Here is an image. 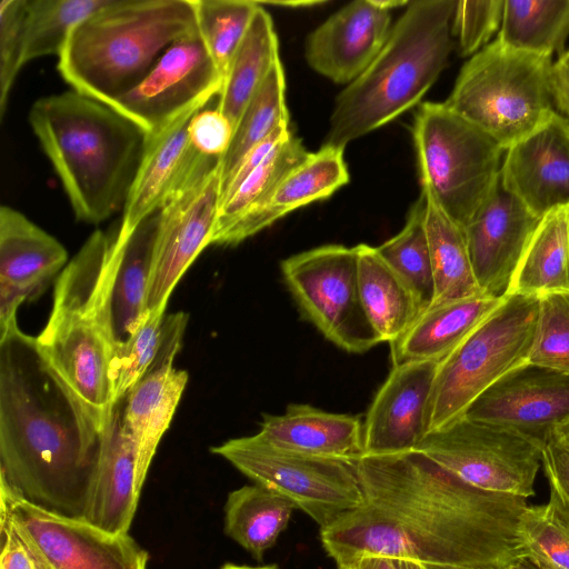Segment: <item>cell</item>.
<instances>
[{
    "label": "cell",
    "mask_w": 569,
    "mask_h": 569,
    "mask_svg": "<svg viewBox=\"0 0 569 569\" xmlns=\"http://www.w3.org/2000/svg\"><path fill=\"white\" fill-rule=\"evenodd\" d=\"M258 7L248 0H194L197 30L222 80Z\"/></svg>",
    "instance_id": "f35d334b"
},
{
    "label": "cell",
    "mask_w": 569,
    "mask_h": 569,
    "mask_svg": "<svg viewBox=\"0 0 569 569\" xmlns=\"http://www.w3.org/2000/svg\"><path fill=\"white\" fill-rule=\"evenodd\" d=\"M348 181L343 149L322 144L281 181L258 210L239 222L221 246L239 244L291 211L330 197Z\"/></svg>",
    "instance_id": "484cf974"
},
{
    "label": "cell",
    "mask_w": 569,
    "mask_h": 569,
    "mask_svg": "<svg viewBox=\"0 0 569 569\" xmlns=\"http://www.w3.org/2000/svg\"><path fill=\"white\" fill-rule=\"evenodd\" d=\"M463 417L510 428L543 447L569 423V375L527 361L481 393Z\"/></svg>",
    "instance_id": "2e32d148"
},
{
    "label": "cell",
    "mask_w": 569,
    "mask_h": 569,
    "mask_svg": "<svg viewBox=\"0 0 569 569\" xmlns=\"http://www.w3.org/2000/svg\"><path fill=\"white\" fill-rule=\"evenodd\" d=\"M412 138L421 190L463 229L496 186L506 149L445 102L419 106Z\"/></svg>",
    "instance_id": "ba28073f"
},
{
    "label": "cell",
    "mask_w": 569,
    "mask_h": 569,
    "mask_svg": "<svg viewBox=\"0 0 569 569\" xmlns=\"http://www.w3.org/2000/svg\"><path fill=\"white\" fill-rule=\"evenodd\" d=\"M569 445V423L556 431Z\"/></svg>",
    "instance_id": "9f6ffc18"
},
{
    "label": "cell",
    "mask_w": 569,
    "mask_h": 569,
    "mask_svg": "<svg viewBox=\"0 0 569 569\" xmlns=\"http://www.w3.org/2000/svg\"><path fill=\"white\" fill-rule=\"evenodd\" d=\"M164 310L158 308L149 311L131 338L119 346L113 368L116 402L126 398L157 357L162 340Z\"/></svg>",
    "instance_id": "b9f144b4"
},
{
    "label": "cell",
    "mask_w": 569,
    "mask_h": 569,
    "mask_svg": "<svg viewBox=\"0 0 569 569\" xmlns=\"http://www.w3.org/2000/svg\"><path fill=\"white\" fill-rule=\"evenodd\" d=\"M505 0L457 1L452 16V33L458 39L461 57H472L499 32Z\"/></svg>",
    "instance_id": "ee69618b"
},
{
    "label": "cell",
    "mask_w": 569,
    "mask_h": 569,
    "mask_svg": "<svg viewBox=\"0 0 569 569\" xmlns=\"http://www.w3.org/2000/svg\"><path fill=\"white\" fill-rule=\"evenodd\" d=\"M68 263V251L21 211L0 207V336L17 311L36 298Z\"/></svg>",
    "instance_id": "ffe728a7"
},
{
    "label": "cell",
    "mask_w": 569,
    "mask_h": 569,
    "mask_svg": "<svg viewBox=\"0 0 569 569\" xmlns=\"http://www.w3.org/2000/svg\"><path fill=\"white\" fill-rule=\"evenodd\" d=\"M377 250L410 287L422 312L427 310L433 301L435 280L426 230L423 192L411 206L400 232L377 247Z\"/></svg>",
    "instance_id": "8d00e7d4"
},
{
    "label": "cell",
    "mask_w": 569,
    "mask_h": 569,
    "mask_svg": "<svg viewBox=\"0 0 569 569\" xmlns=\"http://www.w3.org/2000/svg\"><path fill=\"white\" fill-rule=\"evenodd\" d=\"M551 93L556 111L569 121V49L553 62Z\"/></svg>",
    "instance_id": "c3c4849f"
},
{
    "label": "cell",
    "mask_w": 569,
    "mask_h": 569,
    "mask_svg": "<svg viewBox=\"0 0 569 569\" xmlns=\"http://www.w3.org/2000/svg\"><path fill=\"white\" fill-rule=\"evenodd\" d=\"M569 293V206L545 214L515 270L508 295Z\"/></svg>",
    "instance_id": "f546056e"
},
{
    "label": "cell",
    "mask_w": 569,
    "mask_h": 569,
    "mask_svg": "<svg viewBox=\"0 0 569 569\" xmlns=\"http://www.w3.org/2000/svg\"><path fill=\"white\" fill-rule=\"evenodd\" d=\"M194 30V0H109L71 31L58 71L73 90L110 104Z\"/></svg>",
    "instance_id": "8992f818"
},
{
    "label": "cell",
    "mask_w": 569,
    "mask_h": 569,
    "mask_svg": "<svg viewBox=\"0 0 569 569\" xmlns=\"http://www.w3.org/2000/svg\"><path fill=\"white\" fill-rule=\"evenodd\" d=\"M222 77L198 30L173 42L150 72L110 103L151 134L190 107L218 96Z\"/></svg>",
    "instance_id": "9a60e30c"
},
{
    "label": "cell",
    "mask_w": 569,
    "mask_h": 569,
    "mask_svg": "<svg viewBox=\"0 0 569 569\" xmlns=\"http://www.w3.org/2000/svg\"><path fill=\"white\" fill-rule=\"evenodd\" d=\"M280 269L302 315L330 342L351 353L382 342L360 299L356 247L312 248L282 260Z\"/></svg>",
    "instance_id": "8fae6325"
},
{
    "label": "cell",
    "mask_w": 569,
    "mask_h": 569,
    "mask_svg": "<svg viewBox=\"0 0 569 569\" xmlns=\"http://www.w3.org/2000/svg\"><path fill=\"white\" fill-rule=\"evenodd\" d=\"M267 4L284 6V7H311L323 3L322 1H270Z\"/></svg>",
    "instance_id": "f5cc1de1"
},
{
    "label": "cell",
    "mask_w": 569,
    "mask_h": 569,
    "mask_svg": "<svg viewBox=\"0 0 569 569\" xmlns=\"http://www.w3.org/2000/svg\"><path fill=\"white\" fill-rule=\"evenodd\" d=\"M284 91V72L281 60H278L233 128L229 148L220 159L221 192L249 151L277 128L289 126Z\"/></svg>",
    "instance_id": "d590c367"
},
{
    "label": "cell",
    "mask_w": 569,
    "mask_h": 569,
    "mask_svg": "<svg viewBox=\"0 0 569 569\" xmlns=\"http://www.w3.org/2000/svg\"><path fill=\"white\" fill-rule=\"evenodd\" d=\"M552 66L551 57L496 39L465 62L445 104L507 150L556 111Z\"/></svg>",
    "instance_id": "52a82bcc"
},
{
    "label": "cell",
    "mask_w": 569,
    "mask_h": 569,
    "mask_svg": "<svg viewBox=\"0 0 569 569\" xmlns=\"http://www.w3.org/2000/svg\"><path fill=\"white\" fill-rule=\"evenodd\" d=\"M119 253L116 234L94 230L59 273L49 319L36 337L47 361L103 427L117 405L111 296Z\"/></svg>",
    "instance_id": "277c9868"
},
{
    "label": "cell",
    "mask_w": 569,
    "mask_h": 569,
    "mask_svg": "<svg viewBox=\"0 0 569 569\" xmlns=\"http://www.w3.org/2000/svg\"><path fill=\"white\" fill-rule=\"evenodd\" d=\"M0 569H40L9 517L0 511Z\"/></svg>",
    "instance_id": "7dc6e473"
},
{
    "label": "cell",
    "mask_w": 569,
    "mask_h": 569,
    "mask_svg": "<svg viewBox=\"0 0 569 569\" xmlns=\"http://www.w3.org/2000/svg\"><path fill=\"white\" fill-rule=\"evenodd\" d=\"M391 11L356 0L309 33L308 64L336 83H351L372 63L391 31Z\"/></svg>",
    "instance_id": "7402d4cb"
},
{
    "label": "cell",
    "mask_w": 569,
    "mask_h": 569,
    "mask_svg": "<svg viewBox=\"0 0 569 569\" xmlns=\"http://www.w3.org/2000/svg\"><path fill=\"white\" fill-rule=\"evenodd\" d=\"M396 569H429L428 566L411 559H392Z\"/></svg>",
    "instance_id": "f907efd6"
},
{
    "label": "cell",
    "mask_w": 569,
    "mask_h": 569,
    "mask_svg": "<svg viewBox=\"0 0 569 569\" xmlns=\"http://www.w3.org/2000/svg\"><path fill=\"white\" fill-rule=\"evenodd\" d=\"M109 0H28L27 62L59 57L74 27Z\"/></svg>",
    "instance_id": "74e56055"
},
{
    "label": "cell",
    "mask_w": 569,
    "mask_h": 569,
    "mask_svg": "<svg viewBox=\"0 0 569 569\" xmlns=\"http://www.w3.org/2000/svg\"><path fill=\"white\" fill-rule=\"evenodd\" d=\"M160 211L146 217L123 239L116 234L120 253L111 296L113 330L119 346L126 343L147 318Z\"/></svg>",
    "instance_id": "83f0119b"
},
{
    "label": "cell",
    "mask_w": 569,
    "mask_h": 569,
    "mask_svg": "<svg viewBox=\"0 0 569 569\" xmlns=\"http://www.w3.org/2000/svg\"><path fill=\"white\" fill-rule=\"evenodd\" d=\"M501 182L536 217L569 206V121L555 111L506 150Z\"/></svg>",
    "instance_id": "44dd1931"
},
{
    "label": "cell",
    "mask_w": 569,
    "mask_h": 569,
    "mask_svg": "<svg viewBox=\"0 0 569 569\" xmlns=\"http://www.w3.org/2000/svg\"><path fill=\"white\" fill-rule=\"evenodd\" d=\"M221 569H279V568L276 565L263 566V567H249V566H238V565L227 563Z\"/></svg>",
    "instance_id": "11a10c76"
},
{
    "label": "cell",
    "mask_w": 569,
    "mask_h": 569,
    "mask_svg": "<svg viewBox=\"0 0 569 569\" xmlns=\"http://www.w3.org/2000/svg\"><path fill=\"white\" fill-rule=\"evenodd\" d=\"M221 199L220 158L201 156L162 202L147 310L166 308L176 284L210 246Z\"/></svg>",
    "instance_id": "4fadbf2b"
},
{
    "label": "cell",
    "mask_w": 569,
    "mask_h": 569,
    "mask_svg": "<svg viewBox=\"0 0 569 569\" xmlns=\"http://www.w3.org/2000/svg\"><path fill=\"white\" fill-rule=\"evenodd\" d=\"M569 37V0H505L497 39L520 51L559 57Z\"/></svg>",
    "instance_id": "e575fe53"
},
{
    "label": "cell",
    "mask_w": 569,
    "mask_h": 569,
    "mask_svg": "<svg viewBox=\"0 0 569 569\" xmlns=\"http://www.w3.org/2000/svg\"><path fill=\"white\" fill-rule=\"evenodd\" d=\"M0 511L11 520L40 569H146L148 552L128 533H111L20 499L0 482Z\"/></svg>",
    "instance_id": "5bb4252c"
},
{
    "label": "cell",
    "mask_w": 569,
    "mask_h": 569,
    "mask_svg": "<svg viewBox=\"0 0 569 569\" xmlns=\"http://www.w3.org/2000/svg\"><path fill=\"white\" fill-rule=\"evenodd\" d=\"M375 2L377 6L388 11L400 7H407L410 3L401 0H375Z\"/></svg>",
    "instance_id": "db71d44e"
},
{
    "label": "cell",
    "mask_w": 569,
    "mask_h": 569,
    "mask_svg": "<svg viewBox=\"0 0 569 569\" xmlns=\"http://www.w3.org/2000/svg\"><path fill=\"white\" fill-rule=\"evenodd\" d=\"M541 463L549 485V500L569 523V445L552 433L542 447Z\"/></svg>",
    "instance_id": "f6af8a7d"
},
{
    "label": "cell",
    "mask_w": 569,
    "mask_h": 569,
    "mask_svg": "<svg viewBox=\"0 0 569 569\" xmlns=\"http://www.w3.org/2000/svg\"><path fill=\"white\" fill-rule=\"evenodd\" d=\"M423 194L426 230L435 280L431 306L483 295L473 272L462 228L426 192Z\"/></svg>",
    "instance_id": "d6a6232c"
},
{
    "label": "cell",
    "mask_w": 569,
    "mask_h": 569,
    "mask_svg": "<svg viewBox=\"0 0 569 569\" xmlns=\"http://www.w3.org/2000/svg\"><path fill=\"white\" fill-rule=\"evenodd\" d=\"M503 298L483 293L429 307L405 333L389 343L392 366L442 360L500 306Z\"/></svg>",
    "instance_id": "4316f807"
},
{
    "label": "cell",
    "mask_w": 569,
    "mask_h": 569,
    "mask_svg": "<svg viewBox=\"0 0 569 569\" xmlns=\"http://www.w3.org/2000/svg\"><path fill=\"white\" fill-rule=\"evenodd\" d=\"M441 360L392 366L363 421L365 455L416 450L427 436V416Z\"/></svg>",
    "instance_id": "d6986e66"
},
{
    "label": "cell",
    "mask_w": 569,
    "mask_h": 569,
    "mask_svg": "<svg viewBox=\"0 0 569 569\" xmlns=\"http://www.w3.org/2000/svg\"><path fill=\"white\" fill-rule=\"evenodd\" d=\"M233 127L229 119L216 109H201L190 120L189 141L199 153L220 158L229 148Z\"/></svg>",
    "instance_id": "bcb514c9"
},
{
    "label": "cell",
    "mask_w": 569,
    "mask_h": 569,
    "mask_svg": "<svg viewBox=\"0 0 569 569\" xmlns=\"http://www.w3.org/2000/svg\"><path fill=\"white\" fill-rule=\"evenodd\" d=\"M209 101L199 102L147 138L144 152L122 210L117 231L126 238L146 217L160 209L170 191L197 162L201 153L189 141L191 118Z\"/></svg>",
    "instance_id": "603a6c76"
},
{
    "label": "cell",
    "mask_w": 569,
    "mask_h": 569,
    "mask_svg": "<svg viewBox=\"0 0 569 569\" xmlns=\"http://www.w3.org/2000/svg\"><path fill=\"white\" fill-rule=\"evenodd\" d=\"M280 60L270 14L259 4L222 80L217 109L237 124L243 109Z\"/></svg>",
    "instance_id": "4dcf8cb0"
},
{
    "label": "cell",
    "mask_w": 569,
    "mask_h": 569,
    "mask_svg": "<svg viewBox=\"0 0 569 569\" xmlns=\"http://www.w3.org/2000/svg\"><path fill=\"white\" fill-rule=\"evenodd\" d=\"M365 502L320 528L337 567L362 556L501 569L525 557L527 499L475 487L418 450L356 460Z\"/></svg>",
    "instance_id": "6da1fadb"
},
{
    "label": "cell",
    "mask_w": 569,
    "mask_h": 569,
    "mask_svg": "<svg viewBox=\"0 0 569 569\" xmlns=\"http://www.w3.org/2000/svg\"><path fill=\"white\" fill-rule=\"evenodd\" d=\"M268 443L309 456L356 461L365 455L358 416L291 403L282 415L263 413L257 433Z\"/></svg>",
    "instance_id": "d4e9b609"
},
{
    "label": "cell",
    "mask_w": 569,
    "mask_h": 569,
    "mask_svg": "<svg viewBox=\"0 0 569 569\" xmlns=\"http://www.w3.org/2000/svg\"><path fill=\"white\" fill-rule=\"evenodd\" d=\"M296 505L258 483L229 492L224 533L260 561L286 529Z\"/></svg>",
    "instance_id": "1f68e13d"
},
{
    "label": "cell",
    "mask_w": 569,
    "mask_h": 569,
    "mask_svg": "<svg viewBox=\"0 0 569 569\" xmlns=\"http://www.w3.org/2000/svg\"><path fill=\"white\" fill-rule=\"evenodd\" d=\"M501 569H539L526 557L518 558Z\"/></svg>",
    "instance_id": "816d5d0a"
},
{
    "label": "cell",
    "mask_w": 569,
    "mask_h": 569,
    "mask_svg": "<svg viewBox=\"0 0 569 569\" xmlns=\"http://www.w3.org/2000/svg\"><path fill=\"white\" fill-rule=\"evenodd\" d=\"M29 123L77 220L98 224L123 210L147 143L141 127L73 89L36 100Z\"/></svg>",
    "instance_id": "3957f363"
},
{
    "label": "cell",
    "mask_w": 569,
    "mask_h": 569,
    "mask_svg": "<svg viewBox=\"0 0 569 569\" xmlns=\"http://www.w3.org/2000/svg\"><path fill=\"white\" fill-rule=\"evenodd\" d=\"M141 489L137 450L123 426L120 400L103 430L101 452L82 520L111 533H128Z\"/></svg>",
    "instance_id": "cb8c5ba5"
},
{
    "label": "cell",
    "mask_w": 569,
    "mask_h": 569,
    "mask_svg": "<svg viewBox=\"0 0 569 569\" xmlns=\"http://www.w3.org/2000/svg\"><path fill=\"white\" fill-rule=\"evenodd\" d=\"M188 319L189 316L183 311L164 317L157 357L122 399V422L136 446L138 482L141 488L188 382V372L173 367Z\"/></svg>",
    "instance_id": "e0dca14e"
},
{
    "label": "cell",
    "mask_w": 569,
    "mask_h": 569,
    "mask_svg": "<svg viewBox=\"0 0 569 569\" xmlns=\"http://www.w3.org/2000/svg\"><path fill=\"white\" fill-rule=\"evenodd\" d=\"M455 0H416L372 63L336 98L325 146L340 149L415 107L447 67Z\"/></svg>",
    "instance_id": "5b68a950"
},
{
    "label": "cell",
    "mask_w": 569,
    "mask_h": 569,
    "mask_svg": "<svg viewBox=\"0 0 569 569\" xmlns=\"http://www.w3.org/2000/svg\"><path fill=\"white\" fill-rule=\"evenodd\" d=\"M309 153L293 134L277 147L234 190L220 200L210 244L221 246L227 234L258 210Z\"/></svg>",
    "instance_id": "836d02e7"
},
{
    "label": "cell",
    "mask_w": 569,
    "mask_h": 569,
    "mask_svg": "<svg viewBox=\"0 0 569 569\" xmlns=\"http://www.w3.org/2000/svg\"><path fill=\"white\" fill-rule=\"evenodd\" d=\"M539 298L508 295L438 367L427 416V435L457 421L510 370L528 361Z\"/></svg>",
    "instance_id": "9c48e42d"
},
{
    "label": "cell",
    "mask_w": 569,
    "mask_h": 569,
    "mask_svg": "<svg viewBox=\"0 0 569 569\" xmlns=\"http://www.w3.org/2000/svg\"><path fill=\"white\" fill-rule=\"evenodd\" d=\"M536 217L499 177L488 198L462 229L473 272L483 293L503 298L535 232Z\"/></svg>",
    "instance_id": "ac0fdd59"
},
{
    "label": "cell",
    "mask_w": 569,
    "mask_h": 569,
    "mask_svg": "<svg viewBox=\"0 0 569 569\" xmlns=\"http://www.w3.org/2000/svg\"><path fill=\"white\" fill-rule=\"evenodd\" d=\"M416 450L480 489L535 495L542 447L510 428L461 417L428 433Z\"/></svg>",
    "instance_id": "7c38bea8"
},
{
    "label": "cell",
    "mask_w": 569,
    "mask_h": 569,
    "mask_svg": "<svg viewBox=\"0 0 569 569\" xmlns=\"http://www.w3.org/2000/svg\"><path fill=\"white\" fill-rule=\"evenodd\" d=\"M360 299L368 320L382 342H392L421 315L418 299L406 281L383 260L377 247L356 246Z\"/></svg>",
    "instance_id": "f1b7e54d"
},
{
    "label": "cell",
    "mask_w": 569,
    "mask_h": 569,
    "mask_svg": "<svg viewBox=\"0 0 569 569\" xmlns=\"http://www.w3.org/2000/svg\"><path fill=\"white\" fill-rule=\"evenodd\" d=\"M254 483L290 499L320 528L365 502L356 461L277 448L257 433L212 447Z\"/></svg>",
    "instance_id": "30bf717a"
},
{
    "label": "cell",
    "mask_w": 569,
    "mask_h": 569,
    "mask_svg": "<svg viewBox=\"0 0 569 569\" xmlns=\"http://www.w3.org/2000/svg\"><path fill=\"white\" fill-rule=\"evenodd\" d=\"M337 569H396L391 558L383 556H362L347 566Z\"/></svg>",
    "instance_id": "681fc988"
},
{
    "label": "cell",
    "mask_w": 569,
    "mask_h": 569,
    "mask_svg": "<svg viewBox=\"0 0 569 569\" xmlns=\"http://www.w3.org/2000/svg\"><path fill=\"white\" fill-rule=\"evenodd\" d=\"M104 427L14 321L0 336V482L42 510L82 519Z\"/></svg>",
    "instance_id": "7a4b0ae2"
},
{
    "label": "cell",
    "mask_w": 569,
    "mask_h": 569,
    "mask_svg": "<svg viewBox=\"0 0 569 569\" xmlns=\"http://www.w3.org/2000/svg\"><path fill=\"white\" fill-rule=\"evenodd\" d=\"M528 362L569 375V293H549L539 298Z\"/></svg>",
    "instance_id": "60d3db41"
},
{
    "label": "cell",
    "mask_w": 569,
    "mask_h": 569,
    "mask_svg": "<svg viewBox=\"0 0 569 569\" xmlns=\"http://www.w3.org/2000/svg\"><path fill=\"white\" fill-rule=\"evenodd\" d=\"M520 531L525 557L539 569H569V523L549 502L528 506Z\"/></svg>",
    "instance_id": "ab89813d"
},
{
    "label": "cell",
    "mask_w": 569,
    "mask_h": 569,
    "mask_svg": "<svg viewBox=\"0 0 569 569\" xmlns=\"http://www.w3.org/2000/svg\"><path fill=\"white\" fill-rule=\"evenodd\" d=\"M28 0L0 2V118L18 73L27 63Z\"/></svg>",
    "instance_id": "7bdbcfd3"
}]
</instances>
